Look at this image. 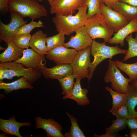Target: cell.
Masks as SVG:
<instances>
[{
    "label": "cell",
    "instance_id": "1",
    "mask_svg": "<svg viewBox=\"0 0 137 137\" xmlns=\"http://www.w3.org/2000/svg\"><path fill=\"white\" fill-rule=\"evenodd\" d=\"M87 6H82L78 9L77 12L74 15L56 14L52 20L55 25L57 32L68 36L79 28L84 26L87 19Z\"/></svg>",
    "mask_w": 137,
    "mask_h": 137
},
{
    "label": "cell",
    "instance_id": "2",
    "mask_svg": "<svg viewBox=\"0 0 137 137\" xmlns=\"http://www.w3.org/2000/svg\"><path fill=\"white\" fill-rule=\"evenodd\" d=\"M42 75L39 68H27L14 62L0 63V81L5 79H11L15 77L24 76L32 84Z\"/></svg>",
    "mask_w": 137,
    "mask_h": 137
},
{
    "label": "cell",
    "instance_id": "3",
    "mask_svg": "<svg viewBox=\"0 0 137 137\" xmlns=\"http://www.w3.org/2000/svg\"><path fill=\"white\" fill-rule=\"evenodd\" d=\"M37 0H9V11L19 14L22 17H29L34 20L46 16L47 11L43 5Z\"/></svg>",
    "mask_w": 137,
    "mask_h": 137
},
{
    "label": "cell",
    "instance_id": "4",
    "mask_svg": "<svg viewBox=\"0 0 137 137\" xmlns=\"http://www.w3.org/2000/svg\"><path fill=\"white\" fill-rule=\"evenodd\" d=\"M91 53L94 57L93 61L91 62L89 69V81L92 78L94 72L96 67L105 59L109 58L111 59L113 56L119 54L126 55L127 50L122 49L118 46H110L107 45L106 42L99 43L95 39L90 46Z\"/></svg>",
    "mask_w": 137,
    "mask_h": 137
},
{
    "label": "cell",
    "instance_id": "5",
    "mask_svg": "<svg viewBox=\"0 0 137 137\" xmlns=\"http://www.w3.org/2000/svg\"><path fill=\"white\" fill-rule=\"evenodd\" d=\"M84 26L92 39L102 38L108 42L114 33L100 12L87 19Z\"/></svg>",
    "mask_w": 137,
    "mask_h": 137
},
{
    "label": "cell",
    "instance_id": "6",
    "mask_svg": "<svg viewBox=\"0 0 137 137\" xmlns=\"http://www.w3.org/2000/svg\"><path fill=\"white\" fill-rule=\"evenodd\" d=\"M109 65L104 78V82L111 83V88L114 91L121 93L127 92L129 79L126 78L115 65L114 61L109 60Z\"/></svg>",
    "mask_w": 137,
    "mask_h": 137
},
{
    "label": "cell",
    "instance_id": "7",
    "mask_svg": "<svg viewBox=\"0 0 137 137\" xmlns=\"http://www.w3.org/2000/svg\"><path fill=\"white\" fill-rule=\"evenodd\" d=\"M91 47L77 51L76 54L70 64L72 69V74L75 78L81 79L89 77V69L91 62L90 60Z\"/></svg>",
    "mask_w": 137,
    "mask_h": 137
},
{
    "label": "cell",
    "instance_id": "8",
    "mask_svg": "<svg viewBox=\"0 0 137 137\" xmlns=\"http://www.w3.org/2000/svg\"><path fill=\"white\" fill-rule=\"evenodd\" d=\"M10 13L11 20L8 24H5L0 21V41H4L7 45L12 40L17 29L27 22L18 13Z\"/></svg>",
    "mask_w": 137,
    "mask_h": 137
},
{
    "label": "cell",
    "instance_id": "9",
    "mask_svg": "<svg viewBox=\"0 0 137 137\" xmlns=\"http://www.w3.org/2000/svg\"><path fill=\"white\" fill-rule=\"evenodd\" d=\"M100 13L114 32H117L130 22L122 14L103 3H100Z\"/></svg>",
    "mask_w": 137,
    "mask_h": 137
},
{
    "label": "cell",
    "instance_id": "10",
    "mask_svg": "<svg viewBox=\"0 0 137 137\" xmlns=\"http://www.w3.org/2000/svg\"><path fill=\"white\" fill-rule=\"evenodd\" d=\"M84 0H55L50 5L51 14L72 15L83 5Z\"/></svg>",
    "mask_w": 137,
    "mask_h": 137
},
{
    "label": "cell",
    "instance_id": "11",
    "mask_svg": "<svg viewBox=\"0 0 137 137\" xmlns=\"http://www.w3.org/2000/svg\"><path fill=\"white\" fill-rule=\"evenodd\" d=\"M74 49H69L62 46L47 52L46 57L57 65L70 64L77 52Z\"/></svg>",
    "mask_w": 137,
    "mask_h": 137
},
{
    "label": "cell",
    "instance_id": "12",
    "mask_svg": "<svg viewBox=\"0 0 137 137\" xmlns=\"http://www.w3.org/2000/svg\"><path fill=\"white\" fill-rule=\"evenodd\" d=\"M75 32V35L70 37L69 41L63 44L64 47L72 48L78 51L91 46L92 39L88 34L84 26L76 29Z\"/></svg>",
    "mask_w": 137,
    "mask_h": 137
},
{
    "label": "cell",
    "instance_id": "13",
    "mask_svg": "<svg viewBox=\"0 0 137 137\" xmlns=\"http://www.w3.org/2000/svg\"><path fill=\"white\" fill-rule=\"evenodd\" d=\"M36 129L41 128L46 132L48 137H64L61 131L63 128L58 122L52 118H43L40 116L35 118Z\"/></svg>",
    "mask_w": 137,
    "mask_h": 137
},
{
    "label": "cell",
    "instance_id": "14",
    "mask_svg": "<svg viewBox=\"0 0 137 137\" xmlns=\"http://www.w3.org/2000/svg\"><path fill=\"white\" fill-rule=\"evenodd\" d=\"M42 62L39 67L42 74L46 78L58 79L72 74L71 66L70 64L57 65L52 68H48Z\"/></svg>",
    "mask_w": 137,
    "mask_h": 137
},
{
    "label": "cell",
    "instance_id": "15",
    "mask_svg": "<svg viewBox=\"0 0 137 137\" xmlns=\"http://www.w3.org/2000/svg\"><path fill=\"white\" fill-rule=\"evenodd\" d=\"M46 63L45 55H41L32 48L24 49L22 57L14 62L28 68H39L41 63Z\"/></svg>",
    "mask_w": 137,
    "mask_h": 137
},
{
    "label": "cell",
    "instance_id": "16",
    "mask_svg": "<svg viewBox=\"0 0 137 137\" xmlns=\"http://www.w3.org/2000/svg\"><path fill=\"white\" fill-rule=\"evenodd\" d=\"M81 80L79 78H76L72 91L64 95L62 97L63 99H73L78 105L81 106H86L90 104V101L87 96L88 91L86 88H81L80 83Z\"/></svg>",
    "mask_w": 137,
    "mask_h": 137
},
{
    "label": "cell",
    "instance_id": "17",
    "mask_svg": "<svg viewBox=\"0 0 137 137\" xmlns=\"http://www.w3.org/2000/svg\"><path fill=\"white\" fill-rule=\"evenodd\" d=\"M31 125L29 122L23 123L17 122L14 116L8 120L0 118V130L6 134L13 135L18 137H22L19 132V129L21 127L30 126Z\"/></svg>",
    "mask_w": 137,
    "mask_h": 137
},
{
    "label": "cell",
    "instance_id": "18",
    "mask_svg": "<svg viewBox=\"0 0 137 137\" xmlns=\"http://www.w3.org/2000/svg\"><path fill=\"white\" fill-rule=\"evenodd\" d=\"M133 32H137V18L130 21L127 25L114 33L113 37L108 42L112 44H119L121 46H123L126 37Z\"/></svg>",
    "mask_w": 137,
    "mask_h": 137
},
{
    "label": "cell",
    "instance_id": "19",
    "mask_svg": "<svg viewBox=\"0 0 137 137\" xmlns=\"http://www.w3.org/2000/svg\"><path fill=\"white\" fill-rule=\"evenodd\" d=\"M7 46V48L0 55V63L14 62L22 57L24 49L16 46L12 41Z\"/></svg>",
    "mask_w": 137,
    "mask_h": 137
},
{
    "label": "cell",
    "instance_id": "20",
    "mask_svg": "<svg viewBox=\"0 0 137 137\" xmlns=\"http://www.w3.org/2000/svg\"><path fill=\"white\" fill-rule=\"evenodd\" d=\"M47 35L41 30L37 31L31 36L29 46L41 55H46V39Z\"/></svg>",
    "mask_w": 137,
    "mask_h": 137
},
{
    "label": "cell",
    "instance_id": "21",
    "mask_svg": "<svg viewBox=\"0 0 137 137\" xmlns=\"http://www.w3.org/2000/svg\"><path fill=\"white\" fill-rule=\"evenodd\" d=\"M24 76L10 83H6L3 81L0 82V89H4L6 94L10 93L12 91L20 89H32L34 87Z\"/></svg>",
    "mask_w": 137,
    "mask_h": 137
},
{
    "label": "cell",
    "instance_id": "22",
    "mask_svg": "<svg viewBox=\"0 0 137 137\" xmlns=\"http://www.w3.org/2000/svg\"><path fill=\"white\" fill-rule=\"evenodd\" d=\"M114 10L119 12L130 21L137 18V7L118 1L115 4Z\"/></svg>",
    "mask_w": 137,
    "mask_h": 137
},
{
    "label": "cell",
    "instance_id": "23",
    "mask_svg": "<svg viewBox=\"0 0 137 137\" xmlns=\"http://www.w3.org/2000/svg\"><path fill=\"white\" fill-rule=\"evenodd\" d=\"M115 65L129 77L131 82L137 80V61L131 64L124 63L122 61H114Z\"/></svg>",
    "mask_w": 137,
    "mask_h": 137
},
{
    "label": "cell",
    "instance_id": "24",
    "mask_svg": "<svg viewBox=\"0 0 137 137\" xmlns=\"http://www.w3.org/2000/svg\"><path fill=\"white\" fill-rule=\"evenodd\" d=\"M126 93L127 97L126 105L129 113L135 117H137V110L135 109L137 105V90L129 85Z\"/></svg>",
    "mask_w": 137,
    "mask_h": 137
},
{
    "label": "cell",
    "instance_id": "25",
    "mask_svg": "<svg viewBox=\"0 0 137 137\" xmlns=\"http://www.w3.org/2000/svg\"><path fill=\"white\" fill-rule=\"evenodd\" d=\"M105 89L110 94L112 98V107L109 111L116 110L121 106L126 104L127 97V93H121L113 91L111 88L105 87Z\"/></svg>",
    "mask_w": 137,
    "mask_h": 137
},
{
    "label": "cell",
    "instance_id": "26",
    "mask_svg": "<svg viewBox=\"0 0 137 137\" xmlns=\"http://www.w3.org/2000/svg\"><path fill=\"white\" fill-rule=\"evenodd\" d=\"M132 33L128 36L126 38L128 44L127 53L123 60L125 61L133 57H137V32H136L134 38L132 37Z\"/></svg>",
    "mask_w": 137,
    "mask_h": 137
},
{
    "label": "cell",
    "instance_id": "27",
    "mask_svg": "<svg viewBox=\"0 0 137 137\" xmlns=\"http://www.w3.org/2000/svg\"><path fill=\"white\" fill-rule=\"evenodd\" d=\"M66 114L71 121V126L69 131L66 132L64 135V137H85L79 126L78 119L68 113L66 112Z\"/></svg>",
    "mask_w": 137,
    "mask_h": 137
},
{
    "label": "cell",
    "instance_id": "28",
    "mask_svg": "<svg viewBox=\"0 0 137 137\" xmlns=\"http://www.w3.org/2000/svg\"><path fill=\"white\" fill-rule=\"evenodd\" d=\"M65 35L61 32L47 38L46 39V50L48 51L55 48L63 45L65 43Z\"/></svg>",
    "mask_w": 137,
    "mask_h": 137
},
{
    "label": "cell",
    "instance_id": "29",
    "mask_svg": "<svg viewBox=\"0 0 137 137\" xmlns=\"http://www.w3.org/2000/svg\"><path fill=\"white\" fill-rule=\"evenodd\" d=\"M127 119L116 118L113 120L112 125L106 129V133L111 134L117 133L120 131L125 129L127 127Z\"/></svg>",
    "mask_w": 137,
    "mask_h": 137
},
{
    "label": "cell",
    "instance_id": "30",
    "mask_svg": "<svg viewBox=\"0 0 137 137\" xmlns=\"http://www.w3.org/2000/svg\"><path fill=\"white\" fill-rule=\"evenodd\" d=\"M44 26L43 23L40 20H39L38 22L32 20L29 23L24 24L19 28L15 33L14 37L22 34H30L31 31L34 28Z\"/></svg>",
    "mask_w": 137,
    "mask_h": 137
},
{
    "label": "cell",
    "instance_id": "31",
    "mask_svg": "<svg viewBox=\"0 0 137 137\" xmlns=\"http://www.w3.org/2000/svg\"><path fill=\"white\" fill-rule=\"evenodd\" d=\"M75 78L72 74H69L58 80L63 90L62 94L65 95L71 92L74 84Z\"/></svg>",
    "mask_w": 137,
    "mask_h": 137
},
{
    "label": "cell",
    "instance_id": "32",
    "mask_svg": "<svg viewBox=\"0 0 137 137\" xmlns=\"http://www.w3.org/2000/svg\"><path fill=\"white\" fill-rule=\"evenodd\" d=\"M100 0H84L83 5L87 6L88 10L87 13V19L94 15L100 13Z\"/></svg>",
    "mask_w": 137,
    "mask_h": 137
},
{
    "label": "cell",
    "instance_id": "33",
    "mask_svg": "<svg viewBox=\"0 0 137 137\" xmlns=\"http://www.w3.org/2000/svg\"><path fill=\"white\" fill-rule=\"evenodd\" d=\"M31 38L30 34H22L14 36L12 41L18 47L24 49H28Z\"/></svg>",
    "mask_w": 137,
    "mask_h": 137
},
{
    "label": "cell",
    "instance_id": "34",
    "mask_svg": "<svg viewBox=\"0 0 137 137\" xmlns=\"http://www.w3.org/2000/svg\"><path fill=\"white\" fill-rule=\"evenodd\" d=\"M116 118H120L128 119L135 117L130 114L126 104L123 105L116 110L110 112Z\"/></svg>",
    "mask_w": 137,
    "mask_h": 137
},
{
    "label": "cell",
    "instance_id": "35",
    "mask_svg": "<svg viewBox=\"0 0 137 137\" xmlns=\"http://www.w3.org/2000/svg\"><path fill=\"white\" fill-rule=\"evenodd\" d=\"M9 0H0V10L1 13L6 14L9 11L8 2Z\"/></svg>",
    "mask_w": 137,
    "mask_h": 137
},
{
    "label": "cell",
    "instance_id": "36",
    "mask_svg": "<svg viewBox=\"0 0 137 137\" xmlns=\"http://www.w3.org/2000/svg\"><path fill=\"white\" fill-rule=\"evenodd\" d=\"M127 125L129 129H137V117L127 119Z\"/></svg>",
    "mask_w": 137,
    "mask_h": 137
},
{
    "label": "cell",
    "instance_id": "37",
    "mask_svg": "<svg viewBox=\"0 0 137 137\" xmlns=\"http://www.w3.org/2000/svg\"><path fill=\"white\" fill-rule=\"evenodd\" d=\"M101 3H105L108 7L113 9L114 8L115 4L119 0H100Z\"/></svg>",
    "mask_w": 137,
    "mask_h": 137
},
{
    "label": "cell",
    "instance_id": "38",
    "mask_svg": "<svg viewBox=\"0 0 137 137\" xmlns=\"http://www.w3.org/2000/svg\"><path fill=\"white\" fill-rule=\"evenodd\" d=\"M119 1L124 2L130 5L137 7V0H119Z\"/></svg>",
    "mask_w": 137,
    "mask_h": 137
},
{
    "label": "cell",
    "instance_id": "39",
    "mask_svg": "<svg viewBox=\"0 0 137 137\" xmlns=\"http://www.w3.org/2000/svg\"><path fill=\"white\" fill-rule=\"evenodd\" d=\"M94 136L95 137H114L118 136L117 133L111 134L107 133L101 135H98L96 134H94Z\"/></svg>",
    "mask_w": 137,
    "mask_h": 137
},
{
    "label": "cell",
    "instance_id": "40",
    "mask_svg": "<svg viewBox=\"0 0 137 137\" xmlns=\"http://www.w3.org/2000/svg\"><path fill=\"white\" fill-rule=\"evenodd\" d=\"M129 136V137H137V129H131Z\"/></svg>",
    "mask_w": 137,
    "mask_h": 137
},
{
    "label": "cell",
    "instance_id": "41",
    "mask_svg": "<svg viewBox=\"0 0 137 137\" xmlns=\"http://www.w3.org/2000/svg\"><path fill=\"white\" fill-rule=\"evenodd\" d=\"M130 83L131 86L137 90V80L131 81Z\"/></svg>",
    "mask_w": 137,
    "mask_h": 137
},
{
    "label": "cell",
    "instance_id": "42",
    "mask_svg": "<svg viewBox=\"0 0 137 137\" xmlns=\"http://www.w3.org/2000/svg\"><path fill=\"white\" fill-rule=\"evenodd\" d=\"M6 133L3 132V134H0V137H7V136L6 135Z\"/></svg>",
    "mask_w": 137,
    "mask_h": 137
},
{
    "label": "cell",
    "instance_id": "43",
    "mask_svg": "<svg viewBox=\"0 0 137 137\" xmlns=\"http://www.w3.org/2000/svg\"><path fill=\"white\" fill-rule=\"evenodd\" d=\"M48 2L50 5L55 0H47Z\"/></svg>",
    "mask_w": 137,
    "mask_h": 137
},
{
    "label": "cell",
    "instance_id": "44",
    "mask_svg": "<svg viewBox=\"0 0 137 137\" xmlns=\"http://www.w3.org/2000/svg\"><path fill=\"white\" fill-rule=\"evenodd\" d=\"M5 48H4L3 47H2L1 46H0V50H5L6 49Z\"/></svg>",
    "mask_w": 137,
    "mask_h": 137
},
{
    "label": "cell",
    "instance_id": "45",
    "mask_svg": "<svg viewBox=\"0 0 137 137\" xmlns=\"http://www.w3.org/2000/svg\"><path fill=\"white\" fill-rule=\"evenodd\" d=\"M37 0L40 2H41L43 1V0Z\"/></svg>",
    "mask_w": 137,
    "mask_h": 137
}]
</instances>
